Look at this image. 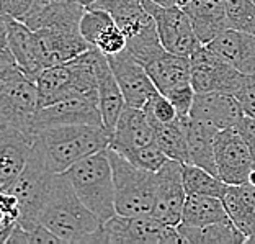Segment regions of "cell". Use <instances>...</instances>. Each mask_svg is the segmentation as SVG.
<instances>
[{
  "mask_svg": "<svg viewBox=\"0 0 255 244\" xmlns=\"http://www.w3.org/2000/svg\"><path fill=\"white\" fill-rule=\"evenodd\" d=\"M38 222L62 243H102L103 223L79 199L66 174L54 176Z\"/></svg>",
  "mask_w": 255,
  "mask_h": 244,
  "instance_id": "obj_1",
  "label": "cell"
},
{
  "mask_svg": "<svg viewBox=\"0 0 255 244\" xmlns=\"http://www.w3.org/2000/svg\"><path fill=\"white\" fill-rule=\"evenodd\" d=\"M112 135L105 126L62 125L34 135L33 146L54 174H62L89 156L110 146Z\"/></svg>",
  "mask_w": 255,
  "mask_h": 244,
  "instance_id": "obj_2",
  "label": "cell"
},
{
  "mask_svg": "<svg viewBox=\"0 0 255 244\" xmlns=\"http://www.w3.org/2000/svg\"><path fill=\"white\" fill-rule=\"evenodd\" d=\"M66 177L84 205L100 220L108 222L117 215L115 205V179L110 162L108 148L89 156L67 169Z\"/></svg>",
  "mask_w": 255,
  "mask_h": 244,
  "instance_id": "obj_3",
  "label": "cell"
},
{
  "mask_svg": "<svg viewBox=\"0 0 255 244\" xmlns=\"http://www.w3.org/2000/svg\"><path fill=\"white\" fill-rule=\"evenodd\" d=\"M108 156L115 179L117 213L125 217H152L155 172L136 167L112 148H108Z\"/></svg>",
  "mask_w": 255,
  "mask_h": 244,
  "instance_id": "obj_4",
  "label": "cell"
},
{
  "mask_svg": "<svg viewBox=\"0 0 255 244\" xmlns=\"http://www.w3.org/2000/svg\"><path fill=\"white\" fill-rule=\"evenodd\" d=\"M38 110L36 80L28 77L16 62L0 66V125L15 126L31 135V123Z\"/></svg>",
  "mask_w": 255,
  "mask_h": 244,
  "instance_id": "obj_5",
  "label": "cell"
},
{
  "mask_svg": "<svg viewBox=\"0 0 255 244\" xmlns=\"http://www.w3.org/2000/svg\"><path fill=\"white\" fill-rule=\"evenodd\" d=\"M191 64V85L196 94H210V92H223V94L236 95L246 80V74L228 62L208 44H201L190 56Z\"/></svg>",
  "mask_w": 255,
  "mask_h": 244,
  "instance_id": "obj_6",
  "label": "cell"
},
{
  "mask_svg": "<svg viewBox=\"0 0 255 244\" xmlns=\"http://www.w3.org/2000/svg\"><path fill=\"white\" fill-rule=\"evenodd\" d=\"M102 243L175 244L185 243L178 226L162 223L154 217L115 215L102 226Z\"/></svg>",
  "mask_w": 255,
  "mask_h": 244,
  "instance_id": "obj_7",
  "label": "cell"
},
{
  "mask_svg": "<svg viewBox=\"0 0 255 244\" xmlns=\"http://www.w3.org/2000/svg\"><path fill=\"white\" fill-rule=\"evenodd\" d=\"M54 176L56 174L46 166L43 156L33 146L30 159H28L20 177L11 184L10 189L3 190L13 194L20 202L21 217L18 222L21 223L38 222L39 212H41L44 202L48 199Z\"/></svg>",
  "mask_w": 255,
  "mask_h": 244,
  "instance_id": "obj_8",
  "label": "cell"
},
{
  "mask_svg": "<svg viewBox=\"0 0 255 244\" xmlns=\"http://www.w3.org/2000/svg\"><path fill=\"white\" fill-rule=\"evenodd\" d=\"M144 7L154 16L159 38L164 48L173 54L191 56L201 46V41L195 33L190 16L185 13L180 5L162 7L152 0H142Z\"/></svg>",
  "mask_w": 255,
  "mask_h": 244,
  "instance_id": "obj_9",
  "label": "cell"
},
{
  "mask_svg": "<svg viewBox=\"0 0 255 244\" xmlns=\"http://www.w3.org/2000/svg\"><path fill=\"white\" fill-rule=\"evenodd\" d=\"M214 158L219 179L229 185L247 184L249 176L255 169V159L251 149L236 128H226L216 133Z\"/></svg>",
  "mask_w": 255,
  "mask_h": 244,
  "instance_id": "obj_10",
  "label": "cell"
},
{
  "mask_svg": "<svg viewBox=\"0 0 255 244\" xmlns=\"http://www.w3.org/2000/svg\"><path fill=\"white\" fill-rule=\"evenodd\" d=\"M62 125H97L103 126L98 100L87 95H74L41 107L31 123V135L51 126Z\"/></svg>",
  "mask_w": 255,
  "mask_h": 244,
  "instance_id": "obj_11",
  "label": "cell"
},
{
  "mask_svg": "<svg viewBox=\"0 0 255 244\" xmlns=\"http://www.w3.org/2000/svg\"><path fill=\"white\" fill-rule=\"evenodd\" d=\"M187 190L183 185V164L169 159L155 172V200L152 217L162 223L178 226L182 223Z\"/></svg>",
  "mask_w": 255,
  "mask_h": 244,
  "instance_id": "obj_12",
  "label": "cell"
},
{
  "mask_svg": "<svg viewBox=\"0 0 255 244\" xmlns=\"http://www.w3.org/2000/svg\"><path fill=\"white\" fill-rule=\"evenodd\" d=\"M108 61L123 90L126 105L142 108L150 100V97L159 92L144 64L139 62L128 49L108 56Z\"/></svg>",
  "mask_w": 255,
  "mask_h": 244,
  "instance_id": "obj_13",
  "label": "cell"
},
{
  "mask_svg": "<svg viewBox=\"0 0 255 244\" xmlns=\"http://www.w3.org/2000/svg\"><path fill=\"white\" fill-rule=\"evenodd\" d=\"M2 36L13 54L16 64L28 77L36 80L44 69L41 54H39L38 34L26 23L10 15H2Z\"/></svg>",
  "mask_w": 255,
  "mask_h": 244,
  "instance_id": "obj_14",
  "label": "cell"
},
{
  "mask_svg": "<svg viewBox=\"0 0 255 244\" xmlns=\"http://www.w3.org/2000/svg\"><path fill=\"white\" fill-rule=\"evenodd\" d=\"M34 136L10 125H0V192L11 187L25 169Z\"/></svg>",
  "mask_w": 255,
  "mask_h": 244,
  "instance_id": "obj_15",
  "label": "cell"
},
{
  "mask_svg": "<svg viewBox=\"0 0 255 244\" xmlns=\"http://www.w3.org/2000/svg\"><path fill=\"white\" fill-rule=\"evenodd\" d=\"M84 11L85 8L77 0H36L21 21L34 31L44 28L71 30L80 28Z\"/></svg>",
  "mask_w": 255,
  "mask_h": 244,
  "instance_id": "obj_16",
  "label": "cell"
},
{
  "mask_svg": "<svg viewBox=\"0 0 255 244\" xmlns=\"http://www.w3.org/2000/svg\"><path fill=\"white\" fill-rule=\"evenodd\" d=\"M241 102L233 94L223 92H210V94H196L190 117L203 121L216 130L236 128L241 118L244 117Z\"/></svg>",
  "mask_w": 255,
  "mask_h": 244,
  "instance_id": "obj_17",
  "label": "cell"
},
{
  "mask_svg": "<svg viewBox=\"0 0 255 244\" xmlns=\"http://www.w3.org/2000/svg\"><path fill=\"white\" fill-rule=\"evenodd\" d=\"M36 34L44 69L57 64H66L92 48V44L82 36L80 28H71V30L44 28V30H38Z\"/></svg>",
  "mask_w": 255,
  "mask_h": 244,
  "instance_id": "obj_18",
  "label": "cell"
},
{
  "mask_svg": "<svg viewBox=\"0 0 255 244\" xmlns=\"http://www.w3.org/2000/svg\"><path fill=\"white\" fill-rule=\"evenodd\" d=\"M155 143L154 128L147 113L142 108L126 105L117 121V126L112 131L110 146L117 153H125L128 149Z\"/></svg>",
  "mask_w": 255,
  "mask_h": 244,
  "instance_id": "obj_19",
  "label": "cell"
},
{
  "mask_svg": "<svg viewBox=\"0 0 255 244\" xmlns=\"http://www.w3.org/2000/svg\"><path fill=\"white\" fill-rule=\"evenodd\" d=\"M97 79H98V107H100L103 126L112 135L117 126L121 112L126 107L123 90L118 84L112 66H110L108 56L100 54L97 61Z\"/></svg>",
  "mask_w": 255,
  "mask_h": 244,
  "instance_id": "obj_20",
  "label": "cell"
},
{
  "mask_svg": "<svg viewBox=\"0 0 255 244\" xmlns=\"http://www.w3.org/2000/svg\"><path fill=\"white\" fill-rule=\"evenodd\" d=\"M208 46L242 74L255 72V33L228 28Z\"/></svg>",
  "mask_w": 255,
  "mask_h": 244,
  "instance_id": "obj_21",
  "label": "cell"
},
{
  "mask_svg": "<svg viewBox=\"0 0 255 244\" xmlns=\"http://www.w3.org/2000/svg\"><path fill=\"white\" fill-rule=\"evenodd\" d=\"M182 8L190 16L201 44L211 43L229 28L224 0H190Z\"/></svg>",
  "mask_w": 255,
  "mask_h": 244,
  "instance_id": "obj_22",
  "label": "cell"
},
{
  "mask_svg": "<svg viewBox=\"0 0 255 244\" xmlns=\"http://www.w3.org/2000/svg\"><path fill=\"white\" fill-rule=\"evenodd\" d=\"M146 71L160 94L167 95L177 87L191 84V64L188 56L173 54L164 51L155 59L147 62Z\"/></svg>",
  "mask_w": 255,
  "mask_h": 244,
  "instance_id": "obj_23",
  "label": "cell"
},
{
  "mask_svg": "<svg viewBox=\"0 0 255 244\" xmlns=\"http://www.w3.org/2000/svg\"><path fill=\"white\" fill-rule=\"evenodd\" d=\"M182 125L185 138H187L190 162L218 176L216 158H214V138L219 130L191 118L190 115L182 117Z\"/></svg>",
  "mask_w": 255,
  "mask_h": 244,
  "instance_id": "obj_24",
  "label": "cell"
},
{
  "mask_svg": "<svg viewBox=\"0 0 255 244\" xmlns=\"http://www.w3.org/2000/svg\"><path fill=\"white\" fill-rule=\"evenodd\" d=\"M223 202L237 228L247 238L255 236V185H229Z\"/></svg>",
  "mask_w": 255,
  "mask_h": 244,
  "instance_id": "obj_25",
  "label": "cell"
},
{
  "mask_svg": "<svg viewBox=\"0 0 255 244\" xmlns=\"http://www.w3.org/2000/svg\"><path fill=\"white\" fill-rule=\"evenodd\" d=\"M178 231L183 241L190 244H241L247 241V236L231 218L206 226L178 225Z\"/></svg>",
  "mask_w": 255,
  "mask_h": 244,
  "instance_id": "obj_26",
  "label": "cell"
},
{
  "mask_svg": "<svg viewBox=\"0 0 255 244\" xmlns=\"http://www.w3.org/2000/svg\"><path fill=\"white\" fill-rule=\"evenodd\" d=\"M229 215L223 199L213 195H187L180 225L206 226L228 220Z\"/></svg>",
  "mask_w": 255,
  "mask_h": 244,
  "instance_id": "obj_27",
  "label": "cell"
},
{
  "mask_svg": "<svg viewBox=\"0 0 255 244\" xmlns=\"http://www.w3.org/2000/svg\"><path fill=\"white\" fill-rule=\"evenodd\" d=\"M150 123L154 128L155 144L169 156V159L178 161L182 164L190 162L182 118L172 121V123H159V121H150Z\"/></svg>",
  "mask_w": 255,
  "mask_h": 244,
  "instance_id": "obj_28",
  "label": "cell"
},
{
  "mask_svg": "<svg viewBox=\"0 0 255 244\" xmlns=\"http://www.w3.org/2000/svg\"><path fill=\"white\" fill-rule=\"evenodd\" d=\"M183 185L187 195H213L219 199H223L229 189V184L219 179V176L191 162L183 164Z\"/></svg>",
  "mask_w": 255,
  "mask_h": 244,
  "instance_id": "obj_29",
  "label": "cell"
},
{
  "mask_svg": "<svg viewBox=\"0 0 255 244\" xmlns=\"http://www.w3.org/2000/svg\"><path fill=\"white\" fill-rule=\"evenodd\" d=\"M41 243H62L53 231L48 230L43 223H21L18 222L11 230L5 244H41Z\"/></svg>",
  "mask_w": 255,
  "mask_h": 244,
  "instance_id": "obj_30",
  "label": "cell"
},
{
  "mask_svg": "<svg viewBox=\"0 0 255 244\" xmlns=\"http://www.w3.org/2000/svg\"><path fill=\"white\" fill-rule=\"evenodd\" d=\"M228 26L255 33V3L252 0H224Z\"/></svg>",
  "mask_w": 255,
  "mask_h": 244,
  "instance_id": "obj_31",
  "label": "cell"
},
{
  "mask_svg": "<svg viewBox=\"0 0 255 244\" xmlns=\"http://www.w3.org/2000/svg\"><path fill=\"white\" fill-rule=\"evenodd\" d=\"M121 156L126 158L131 164H134L136 167H141V169H146L150 172H157L160 167L169 161V156H167L155 143L128 149L125 153H121Z\"/></svg>",
  "mask_w": 255,
  "mask_h": 244,
  "instance_id": "obj_32",
  "label": "cell"
},
{
  "mask_svg": "<svg viewBox=\"0 0 255 244\" xmlns=\"http://www.w3.org/2000/svg\"><path fill=\"white\" fill-rule=\"evenodd\" d=\"M115 21L113 15L103 8H87L80 20V33L92 46H95L97 38L108 25Z\"/></svg>",
  "mask_w": 255,
  "mask_h": 244,
  "instance_id": "obj_33",
  "label": "cell"
},
{
  "mask_svg": "<svg viewBox=\"0 0 255 244\" xmlns=\"http://www.w3.org/2000/svg\"><path fill=\"white\" fill-rule=\"evenodd\" d=\"M95 48H98L105 56L118 54L121 51L128 49V36L126 33L118 26L117 21L108 25L105 30L102 31L100 36L97 38Z\"/></svg>",
  "mask_w": 255,
  "mask_h": 244,
  "instance_id": "obj_34",
  "label": "cell"
},
{
  "mask_svg": "<svg viewBox=\"0 0 255 244\" xmlns=\"http://www.w3.org/2000/svg\"><path fill=\"white\" fill-rule=\"evenodd\" d=\"M142 110L147 113L150 121H159V123H172V121L180 118L173 103L160 92L150 97V100L142 107Z\"/></svg>",
  "mask_w": 255,
  "mask_h": 244,
  "instance_id": "obj_35",
  "label": "cell"
},
{
  "mask_svg": "<svg viewBox=\"0 0 255 244\" xmlns=\"http://www.w3.org/2000/svg\"><path fill=\"white\" fill-rule=\"evenodd\" d=\"M94 8H103L113 15L115 21L137 15L146 10L142 0H97Z\"/></svg>",
  "mask_w": 255,
  "mask_h": 244,
  "instance_id": "obj_36",
  "label": "cell"
},
{
  "mask_svg": "<svg viewBox=\"0 0 255 244\" xmlns=\"http://www.w3.org/2000/svg\"><path fill=\"white\" fill-rule=\"evenodd\" d=\"M195 95H196V90L193 89V85L187 84V85L173 89L165 97L173 103V107L177 108V112L182 118V117H188L190 115V110L193 107V102H195Z\"/></svg>",
  "mask_w": 255,
  "mask_h": 244,
  "instance_id": "obj_37",
  "label": "cell"
},
{
  "mask_svg": "<svg viewBox=\"0 0 255 244\" xmlns=\"http://www.w3.org/2000/svg\"><path fill=\"white\" fill-rule=\"evenodd\" d=\"M236 97L241 102L244 113L249 117H255V72L246 75L244 84H242Z\"/></svg>",
  "mask_w": 255,
  "mask_h": 244,
  "instance_id": "obj_38",
  "label": "cell"
},
{
  "mask_svg": "<svg viewBox=\"0 0 255 244\" xmlns=\"http://www.w3.org/2000/svg\"><path fill=\"white\" fill-rule=\"evenodd\" d=\"M34 2H36V0H0L2 15H10V16H15V18L21 20Z\"/></svg>",
  "mask_w": 255,
  "mask_h": 244,
  "instance_id": "obj_39",
  "label": "cell"
},
{
  "mask_svg": "<svg viewBox=\"0 0 255 244\" xmlns=\"http://www.w3.org/2000/svg\"><path fill=\"white\" fill-rule=\"evenodd\" d=\"M236 130L239 131V135L242 138H244V141L247 143V146L251 149V153L255 159V117L244 115L239 123L236 125Z\"/></svg>",
  "mask_w": 255,
  "mask_h": 244,
  "instance_id": "obj_40",
  "label": "cell"
},
{
  "mask_svg": "<svg viewBox=\"0 0 255 244\" xmlns=\"http://www.w3.org/2000/svg\"><path fill=\"white\" fill-rule=\"evenodd\" d=\"M152 2L162 5V7H173V5H178L177 0H152Z\"/></svg>",
  "mask_w": 255,
  "mask_h": 244,
  "instance_id": "obj_41",
  "label": "cell"
},
{
  "mask_svg": "<svg viewBox=\"0 0 255 244\" xmlns=\"http://www.w3.org/2000/svg\"><path fill=\"white\" fill-rule=\"evenodd\" d=\"M77 2L87 10V8H94V5L97 3V0H77Z\"/></svg>",
  "mask_w": 255,
  "mask_h": 244,
  "instance_id": "obj_42",
  "label": "cell"
},
{
  "mask_svg": "<svg viewBox=\"0 0 255 244\" xmlns=\"http://www.w3.org/2000/svg\"><path fill=\"white\" fill-rule=\"evenodd\" d=\"M247 184H251V185H255V169L251 172V176H249V182Z\"/></svg>",
  "mask_w": 255,
  "mask_h": 244,
  "instance_id": "obj_43",
  "label": "cell"
},
{
  "mask_svg": "<svg viewBox=\"0 0 255 244\" xmlns=\"http://www.w3.org/2000/svg\"><path fill=\"white\" fill-rule=\"evenodd\" d=\"M188 2H190V0H177V3L180 5V7H183V5H185V3H188Z\"/></svg>",
  "mask_w": 255,
  "mask_h": 244,
  "instance_id": "obj_44",
  "label": "cell"
},
{
  "mask_svg": "<svg viewBox=\"0 0 255 244\" xmlns=\"http://www.w3.org/2000/svg\"><path fill=\"white\" fill-rule=\"evenodd\" d=\"M246 243H255V236H251V238H247V241Z\"/></svg>",
  "mask_w": 255,
  "mask_h": 244,
  "instance_id": "obj_45",
  "label": "cell"
},
{
  "mask_svg": "<svg viewBox=\"0 0 255 244\" xmlns=\"http://www.w3.org/2000/svg\"><path fill=\"white\" fill-rule=\"evenodd\" d=\"M252 2H254V3H255V0H252Z\"/></svg>",
  "mask_w": 255,
  "mask_h": 244,
  "instance_id": "obj_46",
  "label": "cell"
}]
</instances>
